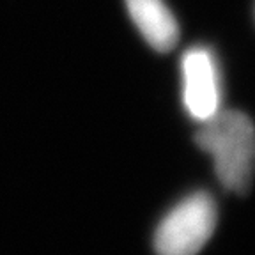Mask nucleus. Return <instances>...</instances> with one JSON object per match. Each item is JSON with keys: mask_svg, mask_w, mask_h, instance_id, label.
<instances>
[{"mask_svg": "<svg viewBox=\"0 0 255 255\" xmlns=\"http://www.w3.org/2000/svg\"><path fill=\"white\" fill-rule=\"evenodd\" d=\"M195 142L213 156L222 186L247 195L255 174V126L250 117L238 110H218L202 123Z\"/></svg>", "mask_w": 255, "mask_h": 255, "instance_id": "f257e3e1", "label": "nucleus"}, {"mask_svg": "<svg viewBox=\"0 0 255 255\" xmlns=\"http://www.w3.org/2000/svg\"><path fill=\"white\" fill-rule=\"evenodd\" d=\"M136 28L156 52L167 53L179 41V25L163 0H126Z\"/></svg>", "mask_w": 255, "mask_h": 255, "instance_id": "20e7f679", "label": "nucleus"}, {"mask_svg": "<svg viewBox=\"0 0 255 255\" xmlns=\"http://www.w3.org/2000/svg\"><path fill=\"white\" fill-rule=\"evenodd\" d=\"M216 202L206 191H195L175 204L158 223L152 239L156 255H199L215 234Z\"/></svg>", "mask_w": 255, "mask_h": 255, "instance_id": "f03ea898", "label": "nucleus"}, {"mask_svg": "<svg viewBox=\"0 0 255 255\" xmlns=\"http://www.w3.org/2000/svg\"><path fill=\"white\" fill-rule=\"evenodd\" d=\"M183 101L190 117L199 123L211 119L220 110L222 82L216 59L206 46L190 48L181 62Z\"/></svg>", "mask_w": 255, "mask_h": 255, "instance_id": "7ed1b4c3", "label": "nucleus"}]
</instances>
